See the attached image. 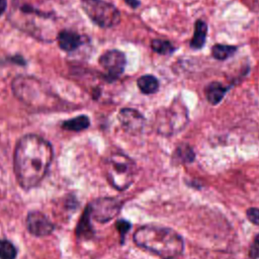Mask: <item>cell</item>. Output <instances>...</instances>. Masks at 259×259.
<instances>
[{
  "label": "cell",
  "instance_id": "1",
  "mask_svg": "<svg viewBox=\"0 0 259 259\" xmlns=\"http://www.w3.org/2000/svg\"><path fill=\"white\" fill-rule=\"evenodd\" d=\"M53 156V147L46 139L33 134L21 137L13 158L18 184L25 190L36 187L47 175Z\"/></svg>",
  "mask_w": 259,
  "mask_h": 259
},
{
  "label": "cell",
  "instance_id": "2",
  "mask_svg": "<svg viewBox=\"0 0 259 259\" xmlns=\"http://www.w3.org/2000/svg\"><path fill=\"white\" fill-rule=\"evenodd\" d=\"M13 94L28 107L41 111H65L73 106L52 88L32 76H17L11 83Z\"/></svg>",
  "mask_w": 259,
  "mask_h": 259
},
{
  "label": "cell",
  "instance_id": "3",
  "mask_svg": "<svg viewBox=\"0 0 259 259\" xmlns=\"http://www.w3.org/2000/svg\"><path fill=\"white\" fill-rule=\"evenodd\" d=\"M133 240L135 244L162 259H175L184 250L182 237L168 227L146 225L136 230Z\"/></svg>",
  "mask_w": 259,
  "mask_h": 259
},
{
  "label": "cell",
  "instance_id": "4",
  "mask_svg": "<svg viewBox=\"0 0 259 259\" xmlns=\"http://www.w3.org/2000/svg\"><path fill=\"white\" fill-rule=\"evenodd\" d=\"M108 183L116 190L127 189L135 181L138 168L134 160L122 153H113L104 162Z\"/></svg>",
  "mask_w": 259,
  "mask_h": 259
},
{
  "label": "cell",
  "instance_id": "5",
  "mask_svg": "<svg viewBox=\"0 0 259 259\" xmlns=\"http://www.w3.org/2000/svg\"><path fill=\"white\" fill-rule=\"evenodd\" d=\"M188 122V110L184 102L175 99L166 108H160L155 117V126L160 135L170 137L181 132Z\"/></svg>",
  "mask_w": 259,
  "mask_h": 259
},
{
  "label": "cell",
  "instance_id": "6",
  "mask_svg": "<svg viewBox=\"0 0 259 259\" xmlns=\"http://www.w3.org/2000/svg\"><path fill=\"white\" fill-rule=\"evenodd\" d=\"M81 7L89 19L101 28H111L120 22V12L105 0H81Z\"/></svg>",
  "mask_w": 259,
  "mask_h": 259
},
{
  "label": "cell",
  "instance_id": "7",
  "mask_svg": "<svg viewBox=\"0 0 259 259\" xmlns=\"http://www.w3.org/2000/svg\"><path fill=\"white\" fill-rule=\"evenodd\" d=\"M98 63L105 72V79L112 82L123 73L126 65V57L119 50H108L99 57Z\"/></svg>",
  "mask_w": 259,
  "mask_h": 259
},
{
  "label": "cell",
  "instance_id": "8",
  "mask_svg": "<svg viewBox=\"0 0 259 259\" xmlns=\"http://www.w3.org/2000/svg\"><path fill=\"white\" fill-rule=\"evenodd\" d=\"M121 201L113 197H100L93 200L87 206L91 219L99 223H106L114 219L121 208Z\"/></svg>",
  "mask_w": 259,
  "mask_h": 259
},
{
  "label": "cell",
  "instance_id": "9",
  "mask_svg": "<svg viewBox=\"0 0 259 259\" xmlns=\"http://www.w3.org/2000/svg\"><path fill=\"white\" fill-rule=\"evenodd\" d=\"M118 122L121 128L130 135L140 134L146 124L145 116L137 109L123 107L117 114Z\"/></svg>",
  "mask_w": 259,
  "mask_h": 259
},
{
  "label": "cell",
  "instance_id": "10",
  "mask_svg": "<svg viewBox=\"0 0 259 259\" xmlns=\"http://www.w3.org/2000/svg\"><path fill=\"white\" fill-rule=\"evenodd\" d=\"M25 225L28 232L36 237L48 236L55 229L54 224L39 210L29 211L25 220Z\"/></svg>",
  "mask_w": 259,
  "mask_h": 259
},
{
  "label": "cell",
  "instance_id": "11",
  "mask_svg": "<svg viewBox=\"0 0 259 259\" xmlns=\"http://www.w3.org/2000/svg\"><path fill=\"white\" fill-rule=\"evenodd\" d=\"M85 40H87L86 36L69 29L61 30L57 36L59 48L67 53L76 51L85 42Z\"/></svg>",
  "mask_w": 259,
  "mask_h": 259
},
{
  "label": "cell",
  "instance_id": "12",
  "mask_svg": "<svg viewBox=\"0 0 259 259\" xmlns=\"http://www.w3.org/2000/svg\"><path fill=\"white\" fill-rule=\"evenodd\" d=\"M230 88V86H226L221 82L212 81L208 83L204 88L205 98L211 105H217L223 100Z\"/></svg>",
  "mask_w": 259,
  "mask_h": 259
},
{
  "label": "cell",
  "instance_id": "13",
  "mask_svg": "<svg viewBox=\"0 0 259 259\" xmlns=\"http://www.w3.org/2000/svg\"><path fill=\"white\" fill-rule=\"evenodd\" d=\"M207 35V24L201 19H197L194 23L193 36L189 42L190 48L193 50H199L203 48Z\"/></svg>",
  "mask_w": 259,
  "mask_h": 259
},
{
  "label": "cell",
  "instance_id": "14",
  "mask_svg": "<svg viewBox=\"0 0 259 259\" xmlns=\"http://www.w3.org/2000/svg\"><path fill=\"white\" fill-rule=\"evenodd\" d=\"M195 153L192 147L186 143H182L176 147L172 155V161L174 164H187L193 162Z\"/></svg>",
  "mask_w": 259,
  "mask_h": 259
},
{
  "label": "cell",
  "instance_id": "15",
  "mask_svg": "<svg viewBox=\"0 0 259 259\" xmlns=\"http://www.w3.org/2000/svg\"><path fill=\"white\" fill-rule=\"evenodd\" d=\"M90 221H91L90 211H89L88 206H86L82 217L80 218V221H79V223L77 225V229H76V235L79 239L88 240L93 237L94 231L92 229Z\"/></svg>",
  "mask_w": 259,
  "mask_h": 259
},
{
  "label": "cell",
  "instance_id": "16",
  "mask_svg": "<svg viewBox=\"0 0 259 259\" xmlns=\"http://www.w3.org/2000/svg\"><path fill=\"white\" fill-rule=\"evenodd\" d=\"M137 85L140 91L145 95L154 94L159 90V80L150 74L143 75L138 78Z\"/></svg>",
  "mask_w": 259,
  "mask_h": 259
},
{
  "label": "cell",
  "instance_id": "17",
  "mask_svg": "<svg viewBox=\"0 0 259 259\" xmlns=\"http://www.w3.org/2000/svg\"><path fill=\"white\" fill-rule=\"evenodd\" d=\"M89 125H90L89 117L85 114H81V115H78V116H75L73 118L63 121L61 124V127L65 131L81 132V131L88 128Z\"/></svg>",
  "mask_w": 259,
  "mask_h": 259
},
{
  "label": "cell",
  "instance_id": "18",
  "mask_svg": "<svg viewBox=\"0 0 259 259\" xmlns=\"http://www.w3.org/2000/svg\"><path fill=\"white\" fill-rule=\"evenodd\" d=\"M238 47L231 46V45H223V44H215L211 47V56L219 61H225L232 56L235 55L237 52Z\"/></svg>",
  "mask_w": 259,
  "mask_h": 259
},
{
  "label": "cell",
  "instance_id": "19",
  "mask_svg": "<svg viewBox=\"0 0 259 259\" xmlns=\"http://www.w3.org/2000/svg\"><path fill=\"white\" fill-rule=\"evenodd\" d=\"M151 49L162 56H168L172 55L176 48L173 46V44L168 39H162V38H154L151 40Z\"/></svg>",
  "mask_w": 259,
  "mask_h": 259
},
{
  "label": "cell",
  "instance_id": "20",
  "mask_svg": "<svg viewBox=\"0 0 259 259\" xmlns=\"http://www.w3.org/2000/svg\"><path fill=\"white\" fill-rule=\"evenodd\" d=\"M17 250L8 240H0V259H15Z\"/></svg>",
  "mask_w": 259,
  "mask_h": 259
},
{
  "label": "cell",
  "instance_id": "21",
  "mask_svg": "<svg viewBox=\"0 0 259 259\" xmlns=\"http://www.w3.org/2000/svg\"><path fill=\"white\" fill-rule=\"evenodd\" d=\"M115 226H116V230L118 231V233H119V235H120V242H121V244H122L123 238H124L125 234H126V233L128 232V230L131 229V224H130L127 221H125V220H118V221L116 222Z\"/></svg>",
  "mask_w": 259,
  "mask_h": 259
},
{
  "label": "cell",
  "instance_id": "22",
  "mask_svg": "<svg viewBox=\"0 0 259 259\" xmlns=\"http://www.w3.org/2000/svg\"><path fill=\"white\" fill-rule=\"evenodd\" d=\"M246 215L252 224L259 226V208L257 207L248 208L246 211Z\"/></svg>",
  "mask_w": 259,
  "mask_h": 259
},
{
  "label": "cell",
  "instance_id": "23",
  "mask_svg": "<svg viewBox=\"0 0 259 259\" xmlns=\"http://www.w3.org/2000/svg\"><path fill=\"white\" fill-rule=\"evenodd\" d=\"M250 256L254 259L259 257V234L256 236L254 240V244L250 249Z\"/></svg>",
  "mask_w": 259,
  "mask_h": 259
},
{
  "label": "cell",
  "instance_id": "24",
  "mask_svg": "<svg viewBox=\"0 0 259 259\" xmlns=\"http://www.w3.org/2000/svg\"><path fill=\"white\" fill-rule=\"evenodd\" d=\"M123 1L133 9H136L141 5L140 0H123Z\"/></svg>",
  "mask_w": 259,
  "mask_h": 259
},
{
  "label": "cell",
  "instance_id": "25",
  "mask_svg": "<svg viewBox=\"0 0 259 259\" xmlns=\"http://www.w3.org/2000/svg\"><path fill=\"white\" fill-rule=\"evenodd\" d=\"M7 8V1L6 0H0V16L5 12Z\"/></svg>",
  "mask_w": 259,
  "mask_h": 259
}]
</instances>
